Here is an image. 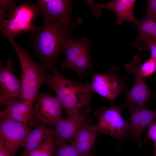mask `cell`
<instances>
[{"instance_id":"6da1fadb","label":"cell","mask_w":156,"mask_h":156,"mask_svg":"<svg viewBox=\"0 0 156 156\" xmlns=\"http://www.w3.org/2000/svg\"><path fill=\"white\" fill-rule=\"evenodd\" d=\"M81 22L80 19L74 22L71 20L44 21L42 25L29 36L40 63L49 69L55 66L74 27Z\"/></svg>"},{"instance_id":"7a4b0ae2","label":"cell","mask_w":156,"mask_h":156,"mask_svg":"<svg viewBox=\"0 0 156 156\" xmlns=\"http://www.w3.org/2000/svg\"><path fill=\"white\" fill-rule=\"evenodd\" d=\"M53 75H50L47 82L54 91L68 116L88 108L93 92L90 83L86 84L71 81L63 76L55 66L51 68Z\"/></svg>"},{"instance_id":"3957f363","label":"cell","mask_w":156,"mask_h":156,"mask_svg":"<svg viewBox=\"0 0 156 156\" xmlns=\"http://www.w3.org/2000/svg\"><path fill=\"white\" fill-rule=\"evenodd\" d=\"M8 40L16 53L21 64V100L32 105L40 88L47 82L51 75L49 68L34 62L27 52L21 48L14 39Z\"/></svg>"},{"instance_id":"277c9868","label":"cell","mask_w":156,"mask_h":156,"mask_svg":"<svg viewBox=\"0 0 156 156\" xmlns=\"http://www.w3.org/2000/svg\"><path fill=\"white\" fill-rule=\"evenodd\" d=\"M38 13L35 4H20L10 17L0 21L1 34L8 40L20 34L34 32L38 27L33 22Z\"/></svg>"},{"instance_id":"5b68a950","label":"cell","mask_w":156,"mask_h":156,"mask_svg":"<svg viewBox=\"0 0 156 156\" xmlns=\"http://www.w3.org/2000/svg\"><path fill=\"white\" fill-rule=\"evenodd\" d=\"M121 109L112 103L108 108L101 107L94 113L97 120L93 128L98 134L112 136L122 140L129 136L127 121L123 118Z\"/></svg>"},{"instance_id":"8992f818","label":"cell","mask_w":156,"mask_h":156,"mask_svg":"<svg viewBox=\"0 0 156 156\" xmlns=\"http://www.w3.org/2000/svg\"><path fill=\"white\" fill-rule=\"evenodd\" d=\"M35 101L30 121L45 126L55 125L63 119V108L56 97L39 92Z\"/></svg>"},{"instance_id":"52a82bcc","label":"cell","mask_w":156,"mask_h":156,"mask_svg":"<svg viewBox=\"0 0 156 156\" xmlns=\"http://www.w3.org/2000/svg\"><path fill=\"white\" fill-rule=\"evenodd\" d=\"M30 132L26 124L6 117H0V144L10 156H14L18 149L23 146Z\"/></svg>"},{"instance_id":"ba28073f","label":"cell","mask_w":156,"mask_h":156,"mask_svg":"<svg viewBox=\"0 0 156 156\" xmlns=\"http://www.w3.org/2000/svg\"><path fill=\"white\" fill-rule=\"evenodd\" d=\"M116 70L113 66L103 74L94 73L90 83L93 92L112 102L120 92L128 90L124 80L116 75Z\"/></svg>"},{"instance_id":"9c48e42d","label":"cell","mask_w":156,"mask_h":156,"mask_svg":"<svg viewBox=\"0 0 156 156\" xmlns=\"http://www.w3.org/2000/svg\"><path fill=\"white\" fill-rule=\"evenodd\" d=\"M119 107L121 109L126 107L129 108L130 118L127 121L129 136L135 139L139 146L141 147L142 135L145 128L154 121L156 117V111L127 102Z\"/></svg>"},{"instance_id":"30bf717a","label":"cell","mask_w":156,"mask_h":156,"mask_svg":"<svg viewBox=\"0 0 156 156\" xmlns=\"http://www.w3.org/2000/svg\"><path fill=\"white\" fill-rule=\"evenodd\" d=\"M141 61L138 55H135L132 61L126 64V71L133 74L135 77V83L131 89L127 92V102L144 107L149 101L150 97L153 94L145 82V79L141 74L140 63Z\"/></svg>"},{"instance_id":"8fae6325","label":"cell","mask_w":156,"mask_h":156,"mask_svg":"<svg viewBox=\"0 0 156 156\" xmlns=\"http://www.w3.org/2000/svg\"><path fill=\"white\" fill-rule=\"evenodd\" d=\"M13 66L11 58L5 66L0 62V103L3 105L11 100H21V84L14 73Z\"/></svg>"},{"instance_id":"7c38bea8","label":"cell","mask_w":156,"mask_h":156,"mask_svg":"<svg viewBox=\"0 0 156 156\" xmlns=\"http://www.w3.org/2000/svg\"><path fill=\"white\" fill-rule=\"evenodd\" d=\"M85 109L67 116L66 119L61 120L56 124L53 130L55 140L73 142L80 129L87 124L91 123L88 114V110Z\"/></svg>"},{"instance_id":"4fadbf2b","label":"cell","mask_w":156,"mask_h":156,"mask_svg":"<svg viewBox=\"0 0 156 156\" xmlns=\"http://www.w3.org/2000/svg\"><path fill=\"white\" fill-rule=\"evenodd\" d=\"M72 1L38 0L35 3L44 21L71 20Z\"/></svg>"},{"instance_id":"5bb4252c","label":"cell","mask_w":156,"mask_h":156,"mask_svg":"<svg viewBox=\"0 0 156 156\" xmlns=\"http://www.w3.org/2000/svg\"><path fill=\"white\" fill-rule=\"evenodd\" d=\"M133 24L137 29L138 34L132 45L140 51L147 50L149 42L156 41V17L145 16L141 19H137Z\"/></svg>"},{"instance_id":"9a60e30c","label":"cell","mask_w":156,"mask_h":156,"mask_svg":"<svg viewBox=\"0 0 156 156\" xmlns=\"http://www.w3.org/2000/svg\"><path fill=\"white\" fill-rule=\"evenodd\" d=\"M135 0H113L106 4L99 5L100 8H105L111 10L115 14L116 21L118 24L121 25L124 22H130L133 24L136 21L133 15Z\"/></svg>"},{"instance_id":"2e32d148","label":"cell","mask_w":156,"mask_h":156,"mask_svg":"<svg viewBox=\"0 0 156 156\" xmlns=\"http://www.w3.org/2000/svg\"><path fill=\"white\" fill-rule=\"evenodd\" d=\"M30 124L34 126L30 131L23 146L24 148L23 155L34 151L40 147L53 134V130L36 122Z\"/></svg>"},{"instance_id":"e0dca14e","label":"cell","mask_w":156,"mask_h":156,"mask_svg":"<svg viewBox=\"0 0 156 156\" xmlns=\"http://www.w3.org/2000/svg\"><path fill=\"white\" fill-rule=\"evenodd\" d=\"M91 43L85 38L75 40L69 39L66 44L64 52L66 57L62 62V68L71 69L77 58L83 53L89 51Z\"/></svg>"},{"instance_id":"ac0fdd59","label":"cell","mask_w":156,"mask_h":156,"mask_svg":"<svg viewBox=\"0 0 156 156\" xmlns=\"http://www.w3.org/2000/svg\"><path fill=\"white\" fill-rule=\"evenodd\" d=\"M5 109L0 112L5 114H12L31 117L32 105L25 103L21 100H12L6 104Z\"/></svg>"},{"instance_id":"d6986e66","label":"cell","mask_w":156,"mask_h":156,"mask_svg":"<svg viewBox=\"0 0 156 156\" xmlns=\"http://www.w3.org/2000/svg\"><path fill=\"white\" fill-rule=\"evenodd\" d=\"M53 156H82L72 145L66 142L54 140Z\"/></svg>"},{"instance_id":"ffe728a7","label":"cell","mask_w":156,"mask_h":156,"mask_svg":"<svg viewBox=\"0 0 156 156\" xmlns=\"http://www.w3.org/2000/svg\"><path fill=\"white\" fill-rule=\"evenodd\" d=\"M92 66L91 55L89 51L83 53L77 58L73 64L71 69L75 71L81 78Z\"/></svg>"},{"instance_id":"44dd1931","label":"cell","mask_w":156,"mask_h":156,"mask_svg":"<svg viewBox=\"0 0 156 156\" xmlns=\"http://www.w3.org/2000/svg\"><path fill=\"white\" fill-rule=\"evenodd\" d=\"M53 134L42 145L35 150L21 156H53Z\"/></svg>"},{"instance_id":"7402d4cb","label":"cell","mask_w":156,"mask_h":156,"mask_svg":"<svg viewBox=\"0 0 156 156\" xmlns=\"http://www.w3.org/2000/svg\"><path fill=\"white\" fill-rule=\"evenodd\" d=\"M93 125L91 123L83 126L79 131L72 142H83L96 139L99 134L94 129Z\"/></svg>"},{"instance_id":"603a6c76","label":"cell","mask_w":156,"mask_h":156,"mask_svg":"<svg viewBox=\"0 0 156 156\" xmlns=\"http://www.w3.org/2000/svg\"><path fill=\"white\" fill-rule=\"evenodd\" d=\"M16 0H0V21L11 16L16 7Z\"/></svg>"},{"instance_id":"cb8c5ba5","label":"cell","mask_w":156,"mask_h":156,"mask_svg":"<svg viewBox=\"0 0 156 156\" xmlns=\"http://www.w3.org/2000/svg\"><path fill=\"white\" fill-rule=\"evenodd\" d=\"M140 70L145 79L152 75L156 72V61L150 57L140 66Z\"/></svg>"},{"instance_id":"d4e9b609","label":"cell","mask_w":156,"mask_h":156,"mask_svg":"<svg viewBox=\"0 0 156 156\" xmlns=\"http://www.w3.org/2000/svg\"><path fill=\"white\" fill-rule=\"evenodd\" d=\"M96 139H94L88 141L72 142L71 145L74 147L82 156H88L93 148Z\"/></svg>"},{"instance_id":"484cf974","label":"cell","mask_w":156,"mask_h":156,"mask_svg":"<svg viewBox=\"0 0 156 156\" xmlns=\"http://www.w3.org/2000/svg\"><path fill=\"white\" fill-rule=\"evenodd\" d=\"M148 7L145 16L150 18L156 17V0H147Z\"/></svg>"},{"instance_id":"4316f807","label":"cell","mask_w":156,"mask_h":156,"mask_svg":"<svg viewBox=\"0 0 156 156\" xmlns=\"http://www.w3.org/2000/svg\"><path fill=\"white\" fill-rule=\"evenodd\" d=\"M146 139L144 140L146 142L148 139L151 140L153 142H156V120L148 127Z\"/></svg>"},{"instance_id":"83f0119b","label":"cell","mask_w":156,"mask_h":156,"mask_svg":"<svg viewBox=\"0 0 156 156\" xmlns=\"http://www.w3.org/2000/svg\"><path fill=\"white\" fill-rule=\"evenodd\" d=\"M147 50H150L151 58L156 61V41H152L148 44Z\"/></svg>"},{"instance_id":"f1b7e54d","label":"cell","mask_w":156,"mask_h":156,"mask_svg":"<svg viewBox=\"0 0 156 156\" xmlns=\"http://www.w3.org/2000/svg\"><path fill=\"white\" fill-rule=\"evenodd\" d=\"M0 156H10L3 146L0 144Z\"/></svg>"},{"instance_id":"f546056e","label":"cell","mask_w":156,"mask_h":156,"mask_svg":"<svg viewBox=\"0 0 156 156\" xmlns=\"http://www.w3.org/2000/svg\"><path fill=\"white\" fill-rule=\"evenodd\" d=\"M154 154L153 156H156V142H154Z\"/></svg>"},{"instance_id":"4dcf8cb0","label":"cell","mask_w":156,"mask_h":156,"mask_svg":"<svg viewBox=\"0 0 156 156\" xmlns=\"http://www.w3.org/2000/svg\"><path fill=\"white\" fill-rule=\"evenodd\" d=\"M88 156H94V155L90 153Z\"/></svg>"}]
</instances>
